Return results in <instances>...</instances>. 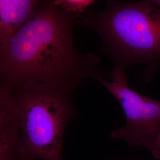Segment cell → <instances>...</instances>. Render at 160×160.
Returning a JSON list of instances; mask_svg holds the SVG:
<instances>
[{
  "label": "cell",
  "mask_w": 160,
  "mask_h": 160,
  "mask_svg": "<svg viewBox=\"0 0 160 160\" xmlns=\"http://www.w3.org/2000/svg\"><path fill=\"white\" fill-rule=\"evenodd\" d=\"M75 19L53 0H43L33 16L0 43L1 83L41 82L73 92L88 79L106 81L97 55L75 49Z\"/></svg>",
  "instance_id": "cell-1"
},
{
  "label": "cell",
  "mask_w": 160,
  "mask_h": 160,
  "mask_svg": "<svg viewBox=\"0 0 160 160\" xmlns=\"http://www.w3.org/2000/svg\"><path fill=\"white\" fill-rule=\"evenodd\" d=\"M10 86L20 122L15 160H62L65 127L79 114L73 92L41 82Z\"/></svg>",
  "instance_id": "cell-2"
},
{
  "label": "cell",
  "mask_w": 160,
  "mask_h": 160,
  "mask_svg": "<svg viewBox=\"0 0 160 160\" xmlns=\"http://www.w3.org/2000/svg\"><path fill=\"white\" fill-rule=\"evenodd\" d=\"M76 20L101 37L102 51L114 65L125 68L138 63L153 68L160 66V8L148 1L108 0L102 12H89Z\"/></svg>",
  "instance_id": "cell-3"
},
{
  "label": "cell",
  "mask_w": 160,
  "mask_h": 160,
  "mask_svg": "<svg viewBox=\"0 0 160 160\" xmlns=\"http://www.w3.org/2000/svg\"><path fill=\"white\" fill-rule=\"evenodd\" d=\"M125 68L114 65L112 80L100 82L118 100L125 116V124L112 132L111 137L132 147L142 146L151 151L160 134V100L131 88Z\"/></svg>",
  "instance_id": "cell-4"
},
{
  "label": "cell",
  "mask_w": 160,
  "mask_h": 160,
  "mask_svg": "<svg viewBox=\"0 0 160 160\" xmlns=\"http://www.w3.org/2000/svg\"><path fill=\"white\" fill-rule=\"evenodd\" d=\"M20 133L18 110L11 87L0 84V160H15Z\"/></svg>",
  "instance_id": "cell-5"
},
{
  "label": "cell",
  "mask_w": 160,
  "mask_h": 160,
  "mask_svg": "<svg viewBox=\"0 0 160 160\" xmlns=\"http://www.w3.org/2000/svg\"><path fill=\"white\" fill-rule=\"evenodd\" d=\"M43 0H0V43L33 16Z\"/></svg>",
  "instance_id": "cell-6"
},
{
  "label": "cell",
  "mask_w": 160,
  "mask_h": 160,
  "mask_svg": "<svg viewBox=\"0 0 160 160\" xmlns=\"http://www.w3.org/2000/svg\"><path fill=\"white\" fill-rule=\"evenodd\" d=\"M57 6L77 18L84 12L95 0H53Z\"/></svg>",
  "instance_id": "cell-7"
},
{
  "label": "cell",
  "mask_w": 160,
  "mask_h": 160,
  "mask_svg": "<svg viewBox=\"0 0 160 160\" xmlns=\"http://www.w3.org/2000/svg\"><path fill=\"white\" fill-rule=\"evenodd\" d=\"M150 151L155 158L160 159V134Z\"/></svg>",
  "instance_id": "cell-8"
},
{
  "label": "cell",
  "mask_w": 160,
  "mask_h": 160,
  "mask_svg": "<svg viewBox=\"0 0 160 160\" xmlns=\"http://www.w3.org/2000/svg\"><path fill=\"white\" fill-rule=\"evenodd\" d=\"M152 5L160 8V0H147Z\"/></svg>",
  "instance_id": "cell-9"
}]
</instances>
